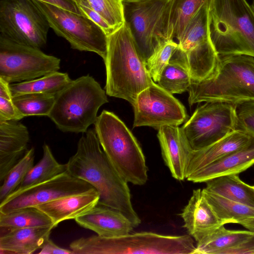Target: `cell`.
Masks as SVG:
<instances>
[{
	"label": "cell",
	"mask_w": 254,
	"mask_h": 254,
	"mask_svg": "<svg viewBox=\"0 0 254 254\" xmlns=\"http://www.w3.org/2000/svg\"><path fill=\"white\" fill-rule=\"evenodd\" d=\"M69 248L73 254H193L195 246L189 234L142 232L113 238L99 235L80 238L72 241Z\"/></svg>",
	"instance_id": "cell-7"
},
{
	"label": "cell",
	"mask_w": 254,
	"mask_h": 254,
	"mask_svg": "<svg viewBox=\"0 0 254 254\" xmlns=\"http://www.w3.org/2000/svg\"><path fill=\"white\" fill-rule=\"evenodd\" d=\"M178 47V43L173 39L168 40L160 44L146 61L147 70L154 82H158L162 72Z\"/></svg>",
	"instance_id": "cell-34"
},
{
	"label": "cell",
	"mask_w": 254,
	"mask_h": 254,
	"mask_svg": "<svg viewBox=\"0 0 254 254\" xmlns=\"http://www.w3.org/2000/svg\"><path fill=\"white\" fill-rule=\"evenodd\" d=\"M104 61L105 89L110 96L124 99L132 105L139 93L154 82L125 23L107 36Z\"/></svg>",
	"instance_id": "cell-2"
},
{
	"label": "cell",
	"mask_w": 254,
	"mask_h": 254,
	"mask_svg": "<svg viewBox=\"0 0 254 254\" xmlns=\"http://www.w3.org/2000/svg\"><path fill=\"white\" fill-rule=\"evenodd\" d=\"M252 139L247 133L236 130L207 147L192 151L187 169V178L201 168L242 148Z\"/></svg>",
	"instance_id": "cell-23"
},
{
	"label": "cell",
	"mask_w": 254,
	"mask_h": 254,
	"mask_svg": "<svg viewBox=\"0 0 254 254\" xmlns=\"http://www.w3.org/2000/svg\"><path fill=\"white\" fill-rule=\"evenodd\" d=\"M209 23L218 55L254 58V9L247 0H210Z\"/></svg>",
	"instance_id": "cell-4"
},
{
	"label": "cell",
	"mask_w": 254,
	"mask_h": 254,
	"mask_svg": "<svg viewBox=\"0 0 254 254\" xmlns=\"http://www.w3.org/2000/svg\"><path fill=\"white\" fill-rule=\"evenodd\" d=\"M94 125L103 150L120 176L127 183L144 185L148 180L145 156L123 122L113 113L103 110Z\"/></svg>",
	"instance_id": "cell-5"
},
{
	"label": "cell",
	"mask_w": 254,
	"mask_h": 254,
	"mask_svg": "<svg viewBox=\"0 0 254 254\" xmlns=\"http://www.w3.org/2000/svg\"><path fill=\"white\" fill-rule=\"evenodd\" d=\"M50 27L33 0H0V36L41 49L46 44Z\"/></svg>",
	"instance_id": "cell-10"
},
{
	"label": "cell",
	"mask_w": 254,
	"mask_h": 254,
	"mask_svg": "<svg viewBox=\"0 0 254 254\" xmlns=\"http://www.w3.org/2000/svg\"><path fill=\"white\" fill-rule=\"evenodd\" d=\"M74 220L81 227L106 238L127 235L135 228L122 212L99 204Z\"/></svg>",
	"instance_id": "cell-19"
},
{
	"label": "cell",
	"mask_w": 254,
	"mask_h": 254,
	"mask_svg": "<svg viewBox=\"0 0 254 254\" xmlns=\"http://www.w3.org/2000/svg\"><path fill=\"white\" fill-rule=\"evenodd\" d=\"M172 0H123L125 23L134 45L146 62L155 49L170 40V10Z\"/></svg>",
	"instance_id": "cell-8"
},
{
	"label": "cell",
	"mask_w": 254,
	"mask_h": 254,
	"mask_svg": "<svg viewBox=\"0 0 254 254\" xmlns=\"http://www.w3.org/2000/svg\"><path fill=\"white\" fill-rule=\"evenodd\" d=\"M252 6L253 7V9H254V0H253V4H252Z\"/></svg>",
	"instance_id": "cell-43"
},
{
	"label": "cell",
	"mask_w": 254,
	"mask_h": 254,
	"mask_svg": "<svg viewBox=\"0 0 254 254\" xmlns=\"http://www.w3.org/2000/svg\"><path fill=\"white\" fill-rule=\"evenodd\" d=\"M95 189L85 192L62 197L36 207L48 216L56 227L61 222L75 219L98 204Z\"/></svg>",
	"instance_id": "cell-22"
},
{
	"label": "cell",
	"mask_w": 254,
	"mask_h": 254,
	"mask_svg": "<svg viewBox=\"0 0 254 254\" xmlns=\"http://www.w3.org/2000/svg\"><path fill=\"white\" fill-rule=\"evenodd\" d=\"M39 254H73L70 250L62 248L56 245L51 240L49 239L43 245Z\"/></svg>",
	"instance_id": "cell-39"
},
{
	"label": "cell",
	"mask_w": 254,
	"mask_h": 254,
	"mask_svg": "<svg viewBox=\"0 0 254 254\" xmlns=\"http://www.w3.org/2000/svg\"><path fill=\"white\" fill-rule=\"evenodd\" d=\"M191 77L186 60L178 49L163 69L157 84L173 94L188 91Z\"/></svg>",
	"instance_id": "cell-26"
},
{
	"label": "cell",
	"mask_w": 254,
	"mask_h": 254,
	"mask_svg": "<svg viewBox=\"0 0 254 254\" xmlns=\"http://www.w3.org/2000/svg\"><path fill=\"white\" fill-rule=\"evenodd\" d=\"M106 93L89 74L72 80L55 96L48 117L64 132L85 133L98 110L108 102Z\"/></svg>",
	"instance_id": "cell-6"
},
{
	"label": "cell",
	"mask_w": 254,
	"mask_h": 254,
	"mask_svg": "<svg viewBox=\"0 0 254 254\" xmlns=\"http://www.w3.org/2000/svg\"><path fill=\"white\" fill-rule=\"evenodd\" d=\"M181 216L183 227L196 242L224 225L206 198L203 189L193 190Z\"/></svg>",
	"instance_id": "cell-18"
},
{
	"label": "cell",
	"mask_w": 254,
	"mask_h": 254,
	"mask_svg": "<svg viewBox=\"0 0 254 254\" xmlns=\"http://www.w3.org/2000/svg\"><path fill=\"white\" fill-rule=\"evenodd\" d=\"M204 194L217 217L225 225L254 218V207L231 200L204 188Z\"/></svg>",
	"instance_id": "cell-27"
},
{
	"label": "cell",
	"mask_w": 254,
	"mask_h": 254,
	"mask_svg": "<svg viewBox=\"0 0 254 254\" xmlns=\"http://www.w3.org/2000/svg\"><path fill=\"white\" fill-rule=\"evenodd\" d=\"M29 133L18 121H0V182L27 152Z\"/></svg>",
	"instance_id": "cell-20"
},
{
	"label": "cell",
	"mask_w": 254,
	"mask_h": 254,
	"mask_svg": "<svg viewBox=\"0 0 254 254\" xmlns=\"http://www.w3.org/2000/svg\"><path fill=\"white\" fill-rule=\"evenodd\" d=\"M77 5L82 14L99 26L107 36L115 31L98 12L89 5L87 1L80 3Z\"/></svg>",
	"instance_id": "cell-38"
},
{
	"label": "cell",
	"mask_w": 254,
	"mask_h": 254,
	"mask_svg": "<svg viewBox=\"0 0 254 254\" xmlns=\"http://www.w3.org/2000/svg\"><path fill=\"white\" fill-rule=\"evenodd\" d=\"M48 226L56 227L48 216L35 207L23 208L7 214L0 213V227L7 231Z\"/></svg>",
	"instance_id": "cell-30"
},
{
	"label": "cell",
	"mask_w": 254,
	"mask_h": 254,
	"mask_svg": "<svg viewBox=\"0 0 254 254\" xmlns=\"http://www.w3.org/2000/svg\"><path fill=\"white\" fill-rule=\"evenodd\" d=\"M62 7L75 13L83 14L77 4L71 0H37Z\"/></svg>",
	"instance_id": "cell-40"
},
{
	"label": "cell",
	"mask_w": 254,
	"mask_h": 254,
	"mask_svg": "<svg viewBox=\"0 0 254 254\" xmlns=\"http://www.w3.org/2000/svg\"><path fill=\"white\" fill-rule=\"evenodd\" d=\"M33 1L46 17L50 27L66 40L72 49L95 53L105 60L108 36L99 26L84 15L40 0Z\"/></svg>",
	"instance_id": "cell-9"
},
{
	"label": "cell",
	"mask_w": 254,
	"mask_h": 254,
	"mask_svg": "<svg viewBox=\"0 0 254 254\" xmlns=\"http://www.w3.org/2000/svg\"><path fill=\"white\" fill-rule=\"evenodd\" d=\"M209 0L193 15L178 40V49L186 60L191 79L194 80L210 76L219 60L210 36Z\"/></svg>",
	"instance_id": "cell-11"
},
{
	"label": "cell",
	"mask_w": 254,
	"mask_h": 254,
	"mask_svg": "<svg viewBox=\"0 0 254 254\" xmlns=\"http://www.w3.org/2000/svg\"><path fill=\"white\" fill-rule=\"evenodd\" d=\"M188 91L190 106L203 102L237 105L254 100V58L219 55L212 74L201 80L191 79Z\"/></svg>",
	"instance_id": "cell-3"
},
{
	"label": "cell",
	"mask_w": 254,
	"mask_h": 254,
	"mask_svg": "<svg viewBox=\"0 0 254 254\" xmlns=\"http://www.w3.org/2000/svg\"><path fill=\"white\" fill-rule=\"evenodd\" d=\"M236 105L206 102L182 127L192 151L207 147L237 130Z\"/></svg>",
	"instance_id": "cell-12"
},
{
	"label": "cell",
	"mask_w": 254,
	"mask_h": 254,
	"mask_svg": "<svg viewBox=\"0 0 254 254\" xmlns=\"http://www.w3.org/2000/svg\"><path fill=\"white\" fill-rule=\"evenodd\" d=\"M72 80L67 73L58 71L33 80L11 83L9 87L13 97L27 93L56 95Z\"/></svg>",
	"instance_id": "cell-28"
},
{
	"label": "cell",
	"mask_w": 254,
	"mask_h": 254,
	"mask_svg": "<svg viewBox=\"0 0 254 254\" xmlns=\"http://www.w3.org/2000/svg\"><path fill=\"white\" fill-rule=\"evenodd\" d=\"M75 2L77 5L84 1H86V0H71Z\"/></svg>",
	"instance_id": "cell-41"
},
{
	"label": "cell",
	"mask_w": 254,
	"mask_h": 254,
	"mask_svg": "<svg viewBox=\"0 0 254 254\" xmlns=\"http://www.w3.org/2000/svg\"><path fill=\"white\" fill-rule=\"evenodd\" d=\"M115 30L124 23L123 0H86Z\"/></svg>",
	"instance_id": "cell-35"
},
{
	"label": "cell",
	"mask_w": 254,
	"mask_h": 254,
	"mask_svg": "<svg viewBox=\"0 0 254 254\" xmlns=\"http://www.w3.org/2000/svg\"><path fill=\"white\" fill-rule=\"evenodd\" d=\"M206 190L231 200L254 207V188L237 174L225 175L205 182Z\"/></svg>",
	"instance_id": "cell-25"
},
{
	"label": "cell",
	"mask_w": 254,
	"mask_h": 254,
	"mask_svg": "<svg viewBox=\"0 0 254 254\" xmlns=\"http://www.w3.org/2000/svg\"><path fill=\"white\" fill-rule=\"evenodd\" d=\"M9 83L0 78V121H19L24 116L13 101Z\"/></svg>",
	"instance_id": "cell-36"
},
{
	"label": "cell",
	"mask_w": 254,
	"mask_h": 254,
	"mask_svg": "<svg viewBox=\"0 0 254 254\" xmlns=\"http://www.w3.org/2000/svg\"><path fill=\"white\" fill-rule=\"evenodd\" d=\"M61 60L40 49L0 36V78L9 84L33 80L58 71Z\"/></svg>",
	"instance_id": "cell-13"
},
{
	"label": "cell",
	"mask_w": 254,
	"mask_h": 254,
	"mask_svg": "<svg viewBox=\"0 0 254 254\" xmlns=\"http://www.w3.org/2000/svg\"><path fill=\"white\" fill-rule=\"evenodd\" d=\"M101 148L95 130L88 129L67 162V172L96 189L100 196L98 204L121 211L136 227L141 220L133 208L128 183L118 173Z\"/></svg>",
	"instance_id": "cell-1"
},
{
	"label": "cell",
	"mask_w": 254,
	"mask_h": 254,
	"mask_svg": "<svg viewBox=\"0 0 254 254\" xmlns=\"http://www.w3.org/2000/svg\"><path fill=\"white\" fill-rule=\"evenodd\" d=\"M95 189L88 183L74 177L67 171L49 180L24 189L14 190L0 204V213L36 207L62 197Z\"/></svg>",
	"instance_id": "cell-15"
},
{
	"label": "cell",
	"mask_w": 254,
	"mask_h": 254,
	"mask_svg": "<svg viewBox=\"0 0 254 254\" xmlns=\"http://www.w3.org/2000/svg\"><path fill=\"white\" fill-rule=\"evenodd\" d=\"M193 254H254V232L222 225L196 242Z\"/></svg>",
	"instance_id": "cell-17"
},
{
	"label": "cell",
	"mask_w": 254,
	"mask_h": 254,
	"mask_svg": "<svg viewBox=\"0 0 254 254\" xmlns=\"http://www.w3.org/2000/svg\"><path fill=\"white\" fill-rule=\"evenodd\" d=\"M237 130L254 138V100L236 105Z\"/></svg>",
	"instance_id": "cell-37"
},
{
	"label": "cell",
	"mask_w": 254,
	"mask_h": 254,
	"mask_svg": "<svg viewBox=\"0 0 254 254\" xmlns=\"http://www.w3.org/2000/svg\"><path fill=\"white\" fill-rule=\"evenodd\" d=\"M126 0L130 1H140V0Z\"/></svg>",
	"instance_id": "cell-42"
},
{
	"label": "cell",
	"mask_w": 254,
	"mask_h": 254,
	"mask_svg": "<svg viewBox=\"0 0 254 254\" xmlns=\"http://www.w3.org/2000/svg\"><path fill=\"white\" fill-rule=\"evenodd\" d=\"M43 151L41 160L31 168L15 190H21L40 183L67 171L66 164H60L57 161L48 144H44Z\"/></svg>",
	"instance_id": "cell-29"
},
{
	"label": "cell",
	"mask_w": 254,
	"mask_h": 254,
	"mask_svg": "<svg viewBox=\"0 0 254 254\" xmlns=\"http://www.w3.org/2000/svg\"><path fill=\"white\" fill-rule=\"evenodd\" d=\"M254 164V138L246 146L201 168L187 178L193 183L206 182L219 177L237 174Z\"/></svg>",
	"instance_id": "cell-21"
},
{
	"label": "cell",
	"mask_w": 254,
	"mask_h": 254,
	"mask_svg": "<svg viewBox=\"0 0 254 254\" xmlns=\"http://www.w3.org/2000/svg\"><path fill=\"white\" fill-rule=\"evenodd\" d=\"M34 148L32 147L10 170L0 187V202L18 188L34 166Z\"/></svg>",
	"instance_id": "cell-33"
},
{
	"label": "cell",
	"mask_w": 254,
	"mask_h": 254,
	"mask_svg": "<svg viewBox=\"0 0 254 254\" xmlns=\"http://www.w3.org/2000/svg\"><path fill=\"white\" fill-rule=\"evenodd\" d=\"M53 226L15 229L0 238V254H31L49 239Z\"/></svg>",
	"instance_id": "cell-24"
},
{
	"label": "cell",
	"mask_w": 254,
	"mask_h": 254,
	"mask_svg": "<svg viewBox=\"0 0 254 254\" xmlns=\"http://www.w3.org/2000/svg\"><path fill=\"white\" fill-rule=\"evenodd\" d=\"M55 95L27 93L13 97V101L24 117L31 116H48L52 109Z\"/></svg>",
	"instance_id": "cell-32"
},
{
	"label": "cell",
	"mask_w": 254,
	"mask_h": 254,
	"mask_svg": "<svg viewBox=\"0 0 254 254\" xmlns=\"http://www.w3.org/2000/svg\"><path fill=\"white\" fill-rule=\"evenodd\" d=\"M132 106L133 127L148 126L158 129L165 126H178L188 117L183 105L154 82L139 93Z\"/></svg>",
	"instance_id": "cell-14"
},
{
	"label": "cell",
	"mask_w": 254,
	"mask_h": 254,
	"mask_svg": "<svg viewBox=\"0 0 254 254\" xmlns=\"http://www.w3.org/2000/svg\"><path fill=\"white\" fill-rule=\"evenodd\" d=\"M209 0H172L169 20L170 39L178 40L193 15Z\"/></svg>",
	"instance_id": "cell-31"
},
{
	"label": "cell",
	"mask_w": 254,
	"mask_h": 254,
	"mask_svg": "<svg viewBox=\"0 0 254 254\" xmlns=\"http://www.w3.org/2000/svg\"><path fill=\"white\" fill-rule=\"evenodd\" d=\"M157 136L163 159L172 177L179 181L186 179L192 150L181 127H162L158 129Z\"/></svg>",
	"instance_id": "cell-16"
}]
</instances>
